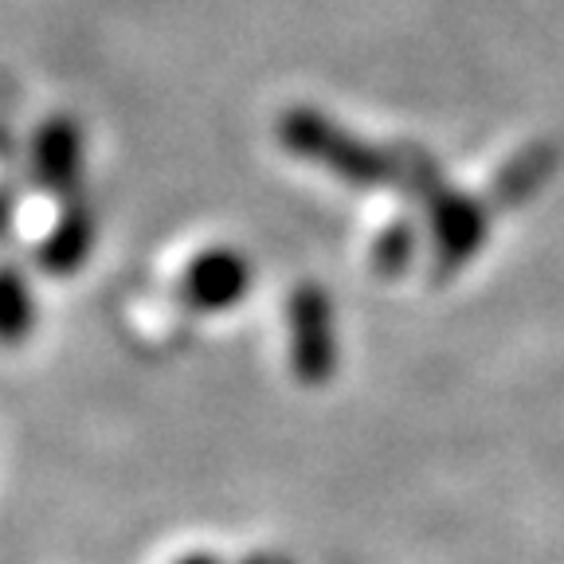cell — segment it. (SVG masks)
<instances>
[{
  "label": "cell",
  "instance_id": "cell-1",
  "mask_svg": "<svg viewBox=\"0 0 564 564\" xmlns=\"http://www.w3.org/2000/svg\"><path fill=\"white\" fill-rule=\"evenodd\" d=\"M279 138L291 145L299 158L317 161V165L334 169L352 185H392V181H404L420 200L440 193V176L427 161L415 153H388V150H372L369 141L341 133L334 122H326L314 110H291V115L279 122Z\"/></svg>",
  "mask_w": 564,
  "mask_h": 564
},
{
  "label": "cell",
  "instance_id": "cell-2",
  "mask_svg": "<svg viewBox=\"0 0 564 564\" xmlns=\"http://www.w3.org/2000/svg\"><path fill=\"white\" fill-rule=\"evenodd\" d=\"M291 361L302 384H326L334 377L337 345H334V310L322 286L302 282L291 294Z\"/></svg>",
  "mask_w": 564,
  "mask_h": 564
},
{
  "label": "cell",
  "instance_id": "cell-3",
  "mask_svg": "<svg viewBox=\"0 0 564 564\" xmlns=\"http://www.w3.org/2000/svg\"><path fill=\"white\" fill-rule=\"evenodd\" d=\"M83 158H87V141H83V126L70 115L47 118L32 141V173L47 193L79 196L83 185Z\"/></svg>",
  "mask_w": 564,
  "mask_h": 564
},
{
  "label": "cell",
  "instance_id": "cell-4",
  "mask_svg": "<svg viewBox=\"0 0 564 564\" xmlns=\"http://www.w3.org/2000/svg\"><path fill=\"white\" fill-rule=\"evenodd\" d=\"M256 267L236 247H208L181 274V299L193 310H228L251 291Z\"/></svg>",
  "mask_w": 564,
  "mask_h": 564
},
{
  "label": "cell",
  "instance_id": "cell-5",
  "mask_svg": "<svg viewBox=\"0 0 564 564\" xmlns=\"http://www.w3.org/2000/svg\"><path fill=\"white\" fill-rule=\"evenodd\" d=\"M432 212V231H435V271L451 274L467 263L478 251L486 236V208L470 196L443 193L440 200L427 204Z\"/></svg>",
  "mask_w": 564,
  "mask_h": 564
},
{
  "label": "cell",
  "instance_id": "cell-6",
  "mask_svg": "<svg viewBox=\"0 0 564 564\" xmlns=\"http://www.w3.org/2000/svg\"><path fill=\"white\" fill-rule=\"evenodd\" d=\"M95 239H98L95 208L83 200V193L70 196V200H63L55 228L40 243V267L47 274H75L90 259V251H95Z\"/></svg>",
  "mask_w": 564,
  "mask_h": 564
},
{
  "label": "cell",
  "instance_id": "cell-7",
  "mask_svg": "<svg viewBox=\"0 0 564 564\" xmlns=\"http://www.w3.org/2000/svg\"><path fill=\"white\" fill-rule=\"evenodd\" d=\"M40 322V302H35V286L17 263H0V345L17 349L35 334Z\"/></svg>",
  "mask_w": 564,
  "mask_h": 564
},
{
  "label": "cell",
  "instance_id": "cell-8",
  "mask_svg": "<svg viewBox=\"0 0 564 564\" xmlns=\"http://www.w3.org/2000/svg\"><path fill=\"white\" fill-rule=\"evenodd\" d=\"M553 169V158L549 153H525L521 161H513L510 169L502 173V181H498V200L502 204H513V200H521V196H529L533 188H538V181L541 176Z\"/></svg>",
  "mask_w": 564,
  "mask_h": 564
},
{
  "label": "cell",
  "instance_id": "cell-9",
  "mask_svg": "<svg viewBox=\"0 0 564 564\" xmlns=\"http://www.w3.org/2000/svg\"><path fill=\"white\" fill-rule=\"evenodd\" d=\"M412 251H415V231L408 228V224H397V228H388L384 236L377 239L372 267H377L380 274H400L412 263Z\"/></svg>",
  "mask_w": 564,
  "mask_h": 564
},
{
  "label": "cell",
  "instance_id": "cell-10",
  "mask_svg": "<svg viewBox=\"0 0 564 564\" xmlns=\"http://www.w3.org/2000/svg\"><path fill=\"white\" fill-rule=\"evenodd\" d=\"M181 564H220L216 556H208V553H193V556H185Z\"/></svg>",
  "mask_w": 564,
  "mask_h": 564
}]
</instances>
